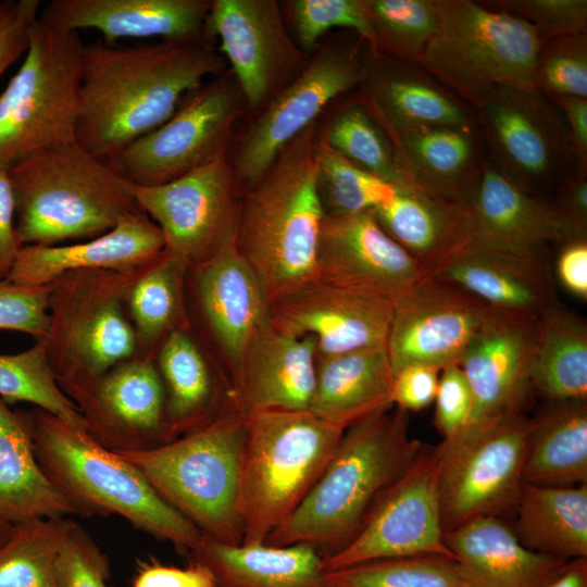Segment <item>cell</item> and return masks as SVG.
<instances>
[{
	"instance_id": "57",
	"label": "cell",
	"mask_w": 587,
	"mask_h": 587,
	"mask_svg": "<svg viewBox=\"0 0 587 587\" xmlns=\"http://www.w3.org/2000/svg\"><path fill=\"white\" fill-rule=\"evenodd\" d=\"M22 247L15 232V199L8 171L0 170V279L7 278Z\"/></svg>"
},
{
	"instance_id": "27",
	"label": "cell",
	"mask_w": 587,
	"mask_h": 587,
	"mask_svg": "<svg viewBox=\"0 0 587 587\" xmlns=\"http://www.w3.org/2000/svg\"><path fill=\"white\" fill-rule=\"evenodd\" d=\"M165 248L159 226L142 211L123 215L107 233L68 245L22 246L7 279L23 286L51 284L75 270L126 272Z\"/></svg>"
},
{
	"instance_id": "58",
	"label": "cell",
	"mask_w": 587,
	"mask_h": 587,
	"mask_svg": "<svg viewBox=\"0 0 587 587\" xmlns=\"http://www.w3.org/2000/svg\"><path fill=\"white\" fill-rule=\"evenodd\" d=\"M561 285L572 295L587 300V239H575L562 245L557 264Z\"/></svg>"
},
{
	"instance_id": "15",
	"label": "cell",
	"mask_w": 587,
	"mask_h": 587,
	"mask_svg": "<svg viewBox=\"0 0 587 587\" xmlns=\"http://www.w3.org/2000/svg\"><path fill=\"white\" fill-rule=\"evenodd\" d=\"M444 536L438 451L437 447L424 445L408 470L378 498L351 541L337 553L322 559V571L422 554L453 559Z\"/></svg>"
},
{
	"instance_id": "45",
	"label": "cell",
	"mask_w": 587,
	"mask_h": 587,
	"mask_svg": "<svg viewBox=\"0 0 587 587\" xmlns=\"http://www.w3.org/2000/svg\"><path fill=\"white\" fill-rule=\"evenodd\" d=\"M324 577L329 587H464L454 560L436 554L367 561Z\"/></svg>"
},
{
	"instance_id": "32",
	"label": "cell",
	"mask_w": 587,
	"mask_h": 587,
	"mask_svg": "<svg viewBox=\"0 0 587 587\" xmlns=\"http://www.w3.org/2000/svg\"><path fill=\"white\" fill-rule=\"evenodd\" d=\"M366 103L384 128L476 127V115L419 64L374 53L364 61Z\"/></svg>"
},
{
	"instance_id": "8",
	"label": "cell",
	"mask_w": 587,
	"mask_h": 587,
	"mask_svg": "<svg viewBox=\"0 0 587 587\" xmlns=\"http://www.w3.org/2000/svg\"><path fill=\"white\" fill-rule=\"evenodd\" d=\"M439 25L419 65L475 110L498 87L534 89L540 41L526 22L470 0H437Z\"/></svg>"
},
{
	"instance_id": "59",
	"label": "cell",
	"mask_w": 587,
	"mask_h": 587,
	"mask_svg": "<svg viewBox=\"0 0 587 587\" xmlns=\"http://www.w3.org/2000/svg\"><path fill=\"white\" fill-rule=\"evenodd\" d=\"M551 101L564 118L577 170L587 172V98L562 97Z\"/></svg>"
},
{
	"instance_id": "36",
	"label": "cell",
	"mask_w": 587,
	"mask_h": 587,
	"mask_svg": "<svg viewBox=\"0 0 587 587\" xmlns=\"http://www.w3.org/2000/svg\"><path fill=\"white\" fill-rule=\"evenodd\" d=\"M67 514L75 512L40 469L23 411L0 398V517L16 524Z\"/></svg>"
},
{
	"instance_id": "50",
	"label": "cell",
	"mask_w": 587,
	"mask_h": 587,
	"mask_svg": "<svg viewBox=\"0 0 587 587\" xmlns=\"http://www.w3.org/2000/svg\"><path fill=\"white\" fill-rule=\"evenodd\" d=\"M57 587H111L109 557L77 523L63 541L54 561Z\"/></svg>"
},
{
	"instance_id": "44",
	"label": "cell",
	"mask_w": 587,
	"mask_h": 587,
	"mask_svg": "<svg viewBox=\"0 0 587 587\" xmlns=\"http://www.w3.org/2000/svg\"><path fill=\"white\" fill-rule=\"evenodd\" d=\"M0 398L9 404L30 403L86 430L83 415L62 391L48 363L45 339L18 353L0 354Z\"/></svg>"
},
{
	"instance_id": "61",
	"label": "cell",
	"mask_w": 587,
	"mask_h": 587,
	"mask_svg": "<svg viewBox=\"0 0 587 587\" xmlns=\"http://www.w3.org/2000/svg\"><path fill=\"white\" fill-rule=\"evenodd\" d=\"M13 529V524L0 517V546L8 539Z\"/></svg>"
},
{
	"instance_id": "14",
	"label": "cell",
	"mask_w": 587,
	"mask_h": 587,
	"mask_svg": "<svg viewBox=\"0 0 587 587\" xmlns=\"http://www.w3.org/2000/svg\"><path fill=\"white\" fill-rule=\"evenodd\" d=\"M237 190L226 154L164 184L130 182L139 209L161 229L165 249L189 266L211 259L235 239Z\"/></svg>"
},
{
	"instance_id": "16",
	"label": "cell",
	"mask_w": 587,
	"mask_h": 587,
	"mask_svg": "<svg viewBox=\"0 0 587 587\" xmlns=\"http://www.w3.org/2000/svg\"><path fill=\"white\" fill-rule=\"evenodd\" d=\"M87 433L114 452L145 451L174 440L154 358L135 355L96 376L58 382Z\"/></svg>"
},
{
	"instance_id": "17",
	"label": "cell",
	"mask_w": 587,
	"mask_h": 587,
	"mask_svg": "<svg viewBox=\"0 0 587 587\" xmlns=\"http://www.w3.org/2000/svg\"><path fill=\"white\" fill-rule=\"evenodd\" d=\"M191 326L228 377L232 391L245 353L270 320V300L235 239L211 259L190 265L186 279Z\"/></svg>"
},
{
	"instance_id": "22",
	"label": "cell",
	"mask_w": 587,
	"mask_h": 587,
	"mask_svg": "<svg viewBox=\"0 0 587 587\" xmlns=\"http://www.w3.org/2000/svg\"><path fill=\"white\" fill-rule=\"evenodd\" d=\"M391 312V301L317 278L270 303L272 326L292 337H312L317 355L386 345Z\"/></svg>"
},
{
	"instance_id": "43",
	"label": "cell",
	"mask_w": 587,
	"mask_h": 587,
	"mask_svg": "<svg viewBox=\"0 0 587 587\" xmlns=\"http://www.w3.org/2000/svg\"><path fill=\"white\" fill-rule=\"evenodd\" d=\"M373 53L417 64L437 32V0H364Z\"/></svg>"
},
{
	"instance_id": "39",
	"label": "cell",
	"mask_w": 587,
	"mask_h": 587,
	"mask_svg": "<svg viewBox=\"0 0 587 587\" xmlns=\"http://www.w3.org/2000/svg\"><path fill=\"white\" fill-rule=\"evenodd\" d=\"M524 484H587V401L549 403L530 420Z\"/></svg>"
},
{
	"instance_id": "49",
	"label": "cell",
	"mask_w": 587,
	"mask_h": 587,
	"mask_svg": "<svg viewBox=\"0 0 587 587\" xmlns=\"http://www.w3.org/2000/svg\"><path fill=\"white\" fill-rule=\"evenodd\" d=\"M484 7L529 24L540 43L561 36L587 34L586 0H491Z\"/></svg>"
},
{
	"instance_id": "26",
	"label": "cell",
	"mask_w": 587,
	"mask_h": 587,
	"mask_svg": "<svg viewBox=\"0 0 587 587\" xmlns=\"http://www.w3.org/2000/svg\"><path fill=\"white\" fill-rule=\"evenodd\" d=\"M427 274L497 309L539 315L557 302L546 254L516 253L467 239Z\"/></svg>"
},
{
	"instance_id": "20",
	"label": "cell",
	"mask_w": 587,
	"mask_h": 587,
	"mask_svg": "<svg viewBox=\"0 0 587 587\" xmlns=\"http://www.w3.org/2000/svg\"><path fill=\"white\" fill-rule=\"evenodd\" d=\"M538 317L487 309L459 363L473 394L469 422L524 413L534 394Z\"/></svg>"
},
{
	"instance_id": "29",
	"label": "cell",
	"mask_w": 587,
	"mask_h": 587,
	"mask_svg": "<svg viewBox=\"0 0 587 587\" xmlns=\"http://www.w3.org/2000/svg\"><path fill=\"white\" fill-rule=\"evenodd\" d=\"M154 361L174 438L192 433L236 408L228 377L191 324L172 332Z\"/></svg>"
},
{
	"instance_id": "10",
	"label": "cell",
	"mask_w": 587,
	"mask_h": 587,
	"mask_svg": "<svg viewBox=\"0 0 587 587\" xmlns=\"http://www.w3.org/2000/svg\"><path fill=\"white\" fill-rule=\"evenodd\" d=\"M530 433L524 414L469 422L436 446L444 532L515 511Z\"/></svg>"
},
{
	"instance_id": "3",
	"label": "cell",
	"mask_w": 587,
	"mask_h": 587,
	"mask_svg": "<svg viewBox=\"0 0 587 587\" xmlns=\"http://www.w3.org/2000/svg\"><path fill=\"white\" fill-rule=\"evenodd\" d=\"M325 214L312 125L283 149L239 203L235 246L258 275L270 303L316 278Z\"/></svg>"
},
{
	"instance_id": "51",
	"label": "cell",
	"mask_w": 587,
	"mask_h": 587,
	"mask_svg": "<svg viewBox=\"0 0 587 587\" xmlns=\"http://www.w3.org/2000/svg\"><path fill=\"white\" fill-rule=\"evenodd\" d=\"M51 287V284L23 286L0 279V329L30 335L35 341L46 338Z\"/></svg>"
},
{
	"instance_id": "53",
	"label": "cell",
	"mask_w": 587,
	"mask_h": 587,
	"mask_svg": "<svg viewBox=\"0 0 587 587\" xmlns=\"http://www.w3.org/2000/svg\"><path fill=\"white\" fill-rule=\"evenodd\" d=\"M39 0L0 1V77L26 53L39 20Z\"/></svg>"
},
{
	"instance_id": "38",
	"label": "cell",
	"mask_w": 587,
	"mask_h": 587,
	"mask_svg": "<svg viewBox=\"0 0 587 587\" xmlns=\"http://www.w3.org/2000/svg\"><path fill=\"white\" fill-rule=\"evenodd\" d=\"M512 527L528 549L571 561L587 558V484H524Z\"/></svg>"
},
{
	"instance_id": "52",
	"label": "cell",
	"mask_w": 587,
	"mask_h": 587,
	"mask_svg": "<svg viewBox=\"0 0 587 587\" xmlns=\"http://www.w3.org/2000/svg\"><path fill=\"white\" fill-rule=\"evenodd\" d=\"M439 377L435 396V426L448 438L462 429L470 421L473 394L459 363L446 366Z\"/></svg>"
},
{
	"instance_id": "1",
	"label": "cell",
	"mask_w": 587,
	"mask_h": 587,
	"mask_svg": "<svg viewBox=\"0 0 587 587\" xmlns=\"http://www.w3.org/2000/svg\"><path fill=\"white\" fill-rule=\"evenodd\" d=\"M223 64L204 41L85 46L77 143L108 159L167 121Z\"/></svg>"
},
{
	"instance_id": "30",
	"label": "cell",
	"mask_w": 587,
	"mask_h": 587,
	"mask_svg": "<svg viewBox=\"0 0 587 587\" xmlns=\"http://www.w3.org/2000/svg\"><path fill=\"white\" fill-rule=\"evenodd\" d=\"M384 129L417 189L461 207L467 204L487 161L477 126Z\"/></svg>"
},
{
	"instance_id": "25",
	"label": "cell",
	"mask_w": 587,
	"mask_h": 587,
	"mask_svg": "<svg viewBox=\"0 0 587 587\" xmlns=\"http://www.w3.org/2000/svg\"><path fill=\"white\" fill-rule=\"evenodd\" d=\"M211 1L205 0H52L39 18L53 27L96 29L104 42L161 37L163 41H204Z\"/></svg>"
},
{
	"instance_id": "18",
	"label": "cell",
	"mask_w": 587,
	"mask_h": 587,
	"mask_svg": "<svg viewBox=\"0 0 587 587\" xmlns=\"http://www.w3.org/2000/svg\"><path fill=\"white\" fill-rule=\"evenodd\" d=\"M364 79V61L354 50L320 53L270 102L241 139L233 167L237 187L247 190L258 183L283 149L312 126L328 103Z\"/></svg>"
},
{
	"instance_id": "12",
	"label": "cell",
	"mask_w": 587,
	"mask_h": 587,
	"mask_svg": "<svg viewBox=\"0 0 587 587\" xmlns=\"http://www.w3.org/2000/svg\"><path fill=\"white\" fill-rule=\"evenodd\" d=\"M476 111L491 164L524 190L546 196L577 170L561 112L536 89L498 87Z\"/></svg>"
},
{
	"instance_id": "42",
	"label": "cell",
	"mask_w": 587,
	"mask_h": 587,
	"mask_svg": "<svg viewBox=\"0 0 587 587\" xmlns=\"http://www.w3.org/2000/svg\"><path fill=\"white\" fill-rule=\"evenodd\" d=\"M74 525L65 516L13 524L0 546V587H57L54 561Z\"/></svg>"
},
{
	"instance_id": "54",
	"label": "cell",
	"mask_w": 587,
	"mask_h": 587,
	"mask_svg": "<svg viewBox=\"0 0 587 587\" xmlns=\"http://www.w3.org/2000/svg\"><path fill=\"white\" fill-rule=\"evenodd\" d=\"M440 370L412 364L394 374L391 401L408 412L428 407L434 400L439 382Z\"/></svg>"
},
{
	"instance_id": "47",
	"label": "cell",
	"mask_w": 587,
	"mask_h": 587,
	"mask_svg": "<svg viewBox=\"0 0 587 587\" xmlns=\"http://www.w3.org/2000/svg\"><path fill=\"white\" fill-rule=\"evenodd\" d=\"M533 86L550 100L587 98V34L555 37L540 43Z\"/></svg>"
},
{
	"instance_id": "13",
	"label": "cell",
	"mask_w": 587,
	"mask_h": 587,
	"mask_svg": "<svg viewBox=\"0 0 587 587\" xmlns=\"http://www.w3.org/2000/svg\"><path fill=\"white\" fill-rule=\"evenodd\" d=\"M238 109L225 79L202 84L162 125L107 160L134 184L171 182L226 154Z\"/></svg>"
},
{
	"instance_id": "33",
	"label": "cell",
	"mask_w": 587,
	"mask_h": 587,
	"mask_svg": "<svg viewBox=\"0 0 587 587\" xmlns=\"http://www.w3.org/2000/svg\"><path fill=\"white\" fill-rule=\"evenodd\" d=\"M394 372L386 345L337 355H317L309 411L348 427L394 407Z\"/></svg>"
},
{
	"instance_id": "19",
	"label": "cell",
	"mask_w": 587,
	"mask_h": 587,
	"mask_svg": "<svg viewBox=\"0 0 587 587\" xmlns=\"http://www.w3.org/2000/svg\"><path fill=\"white\" fill-rule=\"evenodd\" d=\"M488 308L454 283L424 275L392 302L386 349L394 374L460 363Z\"/></svg>"
},
{
	"instance_id": "5",
	"label": "cell",
	"mask_w": 587,
	"mask_h": 587,
	"mask_svg": "<svg viewBox=\"0 0 587 587\" xmlns=\"http://www.w3.org/2000/svg\"><path fill=\"white\" fill-rule=\"evenodd\" d=\"M22 246L82 241L141 211L130 182L77 141L42 150L8 171Z\"/></svg>"
},
{
	"instance_id": "21",
	"label": "cell",
	"mask_w": 587,
	"mask_h": 587,
	"mask_svg": "<svg viewBox=\"0 0 587 587\" xmlns=\"http://www.w3.org/2000/svg\"><path fill=\"white\" fill-rule=\"evenodd\" d=\"M424 275L422 263L396 242L371 212L325 214L317 279L394 302Z\"/></svg>"
},
{
	"instance_id": "35",
	"label": "cell",
	"mask_w": 587,
	"mask_h": 587,
	"mask_svg": "<svg viewBox=\"0 0 587 587\" xmlns=\"http://www.w3.org/2000/svg\"><path fill=\"white\" fill-rule=\"evenodd\" d=\"M189 264L164 248L123 272L124 302L137 340V354L154 358L165 338L190 325L186 302Z\"/></svg>"
},
{
	"instance_id": "41",
	"label": "cell",
	"mask_w": 587,
	"mask_h": 587,
	"mask_svg": "<svg viewBox=\"0 0 587 587\" xmlns=\"http://www.w3.org/2000/svg\"><path fill=\"white\" fill-rule=\"evenodd\" d=\"M321 142L389 183L416 188L403 170L389 136L366 102L342 107L329 122Z\"/></svg>"
},
{
	"instance_id": "48",
	"label": "cell",
	"mask_w": 587,
	"mask_h": 587,
	"mask_svg": "<svg viewBox=\"0 0 587 587\" xmlns=\"http://www.w3.org/2000/svg\"><path fill=\"white\" fill-rule=\"evenodd\" d=\"M288 3L296 35L304 49H313L319 38L334 27L351 28L372 46L364 0H294Z\"/></svg>"
},
{
	"instance_id": "4",
	"label": "cell",
	"mask_w": 587,
	"mask_h": 587,
	"mask_svg": "<svg viewBox=\"0 0 587 587\" xmlns=\"http://www.w3.org/2000/svg\"><path fill=\"white\" fill-rule=\"evenodd\" d=\"M22 411L40 469L75 514L118 515L184 555L199 545L203 535L158 495L134 464L45 410Z\"/></svg>"
},
{
	"instance_id": "9",
	"label": "cell",
	"mask_w": 587,
	"mask_h": 587,
	"mask_svg": "<svg viewBox=\"0 0 587 587\" xmlns=\"http://www.w3.org/2000/svg\"><path fill=\"white\" fill-rule=\"evenodd\" d=\"M85 45L38 20L25 59L0 95V170L76 142Z\"/></svg>"
},
{
	"instance_id": "37",
	"label": "cell",
	"mask_w": 587,
	"mask_h": 587,
	"mask_svg": "<svg viewBox=\"0 0 587 587\" xmlns=\"http://www.w3.org/2000/svg\"><path fill=\"white\" fill-rule=\"evenodd\" d=\"M371 213L396 242L422 263L426 274L467 240L464 207L417 188L398 186Z\"/></svg>"
},
{
	"instance_id": "2",
	"label": "cell",
	"mask_w": 587,
	"mask_h": 587,
	"mask_svg": "<svg viewBox=\"0 0 587 587\" xmlns=\"http://www.w3.org/2000/svg\"><path fill=\"white\" fill-rule=\"evenodd\" d=\"M409 426V412L392 407L348 427L309 494L264 542L308 545L322 559L345 548L422 451L424 444L410 436Z\"/></svg>"
},
{
	"instance_id": "60",
	"label": "cell",
	"mask_w": 587,
	"mask_h": 587,
	"mask_svg": "<svg viewBox=\"0 0 587 587\" xmlns=\"http://www.w3.org/2000/svg\"><path fill=\"white\" fill-rule=\"evenodd\" d=\"M546 587H587V558L567 561Z\"/></svg>"
},
{
	"instance_id": "23",
	"label": "cell",
	"mask_w": 587,
	"mask_h": 587,
	"mask_svg": "<svg viewBox=\"0 0 587 587\" xmlns=\"http://www.w3.org/2000/svg\"><path fill=\"white\" fill-rule=\"evenodd\" d=\"M204 32L220 39L251 107L261 104L299 60L273 0L211 1Z\"/></svg>"
},
{
	"instance_id": "28",
	"label": "cell",
	"mask_w": 587,
	"mask_h": 587,
	"mask_svg": "<svg viewBox=\"0 0 587 587\" xmlns=\"http://www.w3.org/2000/svg\"><path fill=\"white\" fill-rule=\"evenodd\" d=\"M316 345L275 329L271 322L251 340L233 386L236 409L255 412L309 410L315 385Z\"/></svg>"
},
{
	"instance_id": "34",
	"label": "cell",
	"mask_w": 587,
	"mask_h": 587,
	"mask_svg": "<svg viewBox=\"0 0 587 587\" xmlns=\"http://www.w3.org/2000/svg\"><path fill=\"white\" fill-rule=\"evenodd\" d=\"M186 557L211 572L215 587H329L322 557L308 545H229L203 536Z\"/></svg>"
},
{
	"instance_id": "24",
	"label": "cell",
	"mask_w": 587,
	"mask_h": 587,
	"mask_svg": "<svg viewBox=\"0 0 587 587\" xmlns=\"http://www.w3.org/2000/svg\"><path fill=\"white\" fill-rule=\"evenodd\" d=\"M467 239L525 254H545L548 245L575 240L552 199L530 193L486 161L464 207Z\"/></svg>"
},
{
	"instance_id": "31",
	"label": "cell",
	"mask_w": 587,
	"mask_h": 587,
	"mask_svg": "<svg viewBox=\"0 0 587 587\" xmlns=\"http://www.w3.org/2000/svg\"><path fill=\"white\" fill-rule=\"evenodd\" d=\"M444 539L464 587H546L567 562L526 548L497 516L473 519Z\"/></svg>"
},
{
	"instance_id": "6",
	"label": "cell",
	"mask_w": 587,
	"mask_h": 587,
	"mask_svg": "<svg viewBox=\"0 0 587 587\" xmlns=\"http://www.w3.org/2000/svg\"><path fill=\"white\" fill-rule=\"evenodd\" d=\"M246 432L247 417L230 408L205 426L159 447L115 453L134 464L203 536L240 545L243 524L238 500Z\"/></svg>"
},
{
	"instance_id": "56",
	"label": "cell",
	"mask_w": 587,
	"mask_h": 587,
	"mask_svg": "<svg viewBox=\"0 0 587 587\" xmlns=\"http://www.w3.org/2000/svg\"><path fill=\"white\" fill-rule=\"evenodd\" d=\"M575 238L587 239V172L575 170L552 199Z\"/></svg>"
},
{
	"instance_id": "40",
	"label": "cell",
	"mask_w": 587,
	"mask_h": 587,
	"mask_svg": "<svg viewBox=\"0 0 587 587\" xmlns=\"http://www.w3.org/2000/svg\"><path fill=\"white\" fill-rule=\"evenodd\" d=\"M534 394L549 403L587 401V324L558 302L539 314Z\"/></svg>"
},
{
	"instance_id": "7",
	"label": "cell",
	"mask_w": 587,
	"mask_h": 587,
	"mask_svg": "<svg viewBox=\"0 0 587 587\" xmlns=\"http://www.w3.org/2000/svg\"><path fill=\"white\" fill-rule=\"evenodd\" d=\"M247 417L238 508L243 541L264 542L320 478L345 428L309 410H272Z\"/></svg>"
},
{
	"instance_id": "46",
	"label": "cell",
	"mask_w": 587,
	"mask_h": 587,
	"mask_svg": "<svg viewBox=\"0 0 587 587\" xmlns=\"http://www.w3.org/2000/svg\"><path fill=\"white\" fill-rule=\"evenodd\" d=\"M317 188L326 214L372 212L398 185L389 183L316 142Z\"/></svg>"
},
{
	"instance_id": "11",
	"label": "cell",
	"mask_w": 587,
	"mask_h": 587,
	"mask_svg": "<svg viewBox=\"0 0 587 587\" xmlns=\"http://www.w3.org/2000/svg\"><path fill=\"white\" fill-rule=\"evenodd\" d=\"M51 285L43 339L57 382L102 374L137 354L123 272L75 270Z\"/></svg>"
},
{
	"instance_id": "55",
	"label": "cell",
	"mask_w": 587,
	"mask_h": 587,
	"mask_svg": "<svg viewBox=\"0 0 587 587\" xmlns=\"http://www.w3.org/2000/svg\"><path fill=\"white\" fill-rule=\"evenodd\" d=\"M132 587H215L211 572L199 563L165 565L154 558L139 561Z\"/></svg>"
}]
</instances>
